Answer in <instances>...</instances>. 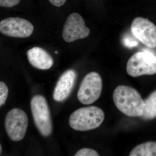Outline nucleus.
<instances>
[{"instance_id": "obj_1", "label": "nucleus", "mask_w": 156, "mask_h": 156, "mask_svg": "<svg viewBox=\"0 0 156 156\" xmlns=\"http://www.w3.org/2000/svg\"><path fill=\"white\" fill-rule=\"evenodd\" d=\"M113 99L120 112L129 117H141L144 108V100L139 92L129 86L120 85L115 89Z\"/></svg>"}, {"instance_id": "obj_2", "label": "nucleus", "mask_w": 156, "mask_h": 156, "mask_svg": "<svg viewBox=\"0 0 156 156\" xmlns=\"http://www.w3.org/2000/svg\"><path fill=\"white\" fill-rule=\"evenodd\" d=\"M104 112L95 106L78 109L70 116L69 123L71 128L78 131H87L98 128L105 119Z\"/></svg>"}, {"instance_id": "obj_3", "label": "nucleus", "mask_w": 156, "mask_h": 156, "mask_svg": "<svg viewBox=\"0 0 156 156\" xmlns=\"http://www.w3.org/2000/svg\"><path fill=\"white\" fill-rule=\"evenodd\" d=\"M31 111L36 127L42 136H50L53 131V124L48 102L43 95L32 97L30 102Z\"/></svg>"}, {"instance_id": "obj_4", "label": "nucleus", "mask_w": 156, "mask_h": 156, "mask_svg": "<svg viewBox=\"0 0 156 156\" xmlns=\"http://www.w3.org/2000/svg\"><path fill=\"white\" fill-rule=\"evenodd\" d=\"M126 71L129 76L136 77L156 73V56L149 52H138L128 59Z\"/></svg>"}, {"instance_id": "obj_5", "label": "nucleus", "mask_w": 156, "mask_h": 156, "mask_svg": "<svg viewBox=\"0 0 156 156\" xmlns=\"http://www.w3.org/2000/svg\"><path fill=\"white\" fill-rule=\"evenodd\" d=\"M28 125V117L21 109H12L5 118L6 133L12 141H20L24 138Z\"/></svg>"}, {"instance_id": "obj_6", "label": "nucleus", "mask_w": 156, "mask_h": 156, "mask_svg": "<svg viewBox=\"0 0 156 156\" xmlns=\"http://www.w3.org/2000/svg\"><path fill=\"white\" fill-rule=\"evenodd\" d=\"M102 81L98 73L87 74L81 82L77 92L78 100L81 103L89 105L97 101L101 95Z\"/></svg>"}, {"instance_id": "obj_7", "label": "nucleus", "mask_w": 156, "mask_h": 156, "mask_svg": "<svg viewBox=\"0 0 156 156\" xmlns=\"http://www.w3.org/2000/svg\"><path fill=\"white\" fill-rule=\"evenodd\" d=\"M131 32L146 47L156 48V26L147 18L137 17L132 21Z\"/></svg>"}, {"instance_id": "obj_8", "label": "nucleus", "mask_w": 156, "mask_h": 156, "mask_svg": "<svg viewBox=\"0 0 156 156\" xmlns=\"http://www.w3.org/2000/svg\"><path fill=\"white\" fill-rule=\"evenodd\" d=\"M34 30V26L29 21L20 17H9L0 22V31L7 36L28 37L32 34Z\"/></svg>"}, {"instance_id": "obj_9", "label": "nucleus", "mask_w": 156, "mask_h": 156, "mask_svg": "<svg viewBox=\"0 0 156 156\" xmlns=\"http://www.w3.org/2000/svg\"><path fill=\"white\" fill-rule=\"evenodd\" d=\"M90 33V30L86 26L83 17L77 13H73L66 21L62 37L66 42L70 43L87 37Z\"/></svg>"}, {"instance_id": "obj_10", "label": "nucleus", "mask_w": 156, "mask_h": 156, "mask_svg": "<svg viewBox=\"0 0 156 156\" xmlns=\"http://www.w3.org/2000/svg\"><path fill=\"white\" fill-rule=\"evenodd\" d=\"M77 74L74 70L68 69L58 79L53 93L54 100L62 102L69 97L75 84Z\"/></svg>"}, {"instance_id": "obj_11", "label": "nucleus", "mask_w": 156, "mask_h": 156, "mask_svg": "<svg viewBox=\"0 0 156 156\" xmlns=\"http://www.w3.org/2000/svg\"><path fill=\"white\" fill-rule=\"evenodd\" d=\"M30 63L38 69L47 70L52 67L53 58L46 50L36 47L30 49L27 53Z\"/></svg>"}, {"instance_id": "obj_12", "label": "nucleus", "mask_w": 156, "mask_h": 156, "mask_svg": "<svg viewBox=\"0 0 156 156\" xmlns=\"http://www.w3.org/2000/svg\"><path fill=\"white\" fill-rule=\"evenodd\" d=\"M130 156H156V142L148 141L136 146L131 150Z\"/></svg>"}, {"instance_id": "obj_13", "label": "nucleus", "mask_w": 156, "mask_h": 156, "mask_svg": "<svg viewBox=\"0 0 156 156\" xmlns=\"http://www.w3.org/2000/svg\"><path fill=\"white\" fill-rule=\"evenodd\" d=\"M144 106L141 118L151 120L156 117V90L152 92L144 100Z\"/></svg>"}, {"instance_id": "obj_14", "label": "nucleus", "mask_w": 156, "mask_h": 156, "mask_svg": "<svg viewBox=\"0 0 156 156\" xmlns=\"http://www.w3.org/2000/svg\"><path fill=\"white\" fill-rule=\"evenodd\" d=\"M9 94V89L6 84L0 82V107L5 104Z\"/></svg>"}, {"instance_id": "obj_15", "label": "nucleus", "mask_w": 156, "mask_h": 156, "mask_svg": "<svg viewBox=\"0 0 156 156\" xmlns=\"http://www.w3.org/2000/svg\"><path fill=\"white\" fill-rule=\"evenodd\" d=\"M75 156H98L99 154L94 150L91 148H84L77 152Z\"/></svg>"}, {"instance_id": "obj_16", "label": "nucleus", "mask_w": 156, "mask_h": 156, "mask_svg": "<svg viewBox=\"0 0 156 156\" xmlns=\"http://www.w3.org/2000/svg\"><path fill=\"white\" fill-rule=\"evenodd\" d=\"M123 44L126 47L128 48H132L136 47L138 45V41L134 37L126 35L123 39Z\"/></svg>"}, {"instance_id": "obj_17", "label": "nucleus", "mask_w": 156, "mask_h": 156, "mask_svg": "<svg viewBox=\"0 0 156 156\" xmlns=\"http://www.w3.org/2000/svg\"><path fill=\"white\" fill-rule=\"evenodd\" d=\"M20 0H0V6L6 8H11L17 5Z\"/></svg>"}, {"instance_id": "obj_18", "label": "nucleus", "mask_w": 156, "mask_h": 156, "mask_svg": "<svg viewBox=\"0 0 156 156\" xmlns=\"http://www.w3.org/2000/svg\"><path fill=\"white\" fill-rule=\"evenodd\" d=\"M66 0H49V2L53 5L59 7L64 5Z\"/></svg>"}, {"instance_id": "obj_19", "label": "nucleus", "mask_w": 156, "mask_h": 156, "mask_svg": "<svg viewBox=\"0 0 156 156\" xmlns=\"http://www.w3.org/2000/svg\"><path fill=\"white\" fill-rule=\"evenodd\" d=\"M2 145H1V144H0V154H1V153H2Z\"/></svg>"}, {"instance_id": "obj_20", "label": "nucleus", "mask_w": 156, "mask_h": 156, "mask_svg": "<svg viewBox=\"0 0 156 156\" xmlns=\"http://www.w3.org/2000/svg\"><path fill=\"white\" fill-rule=\"evenodd\" d=\"M58 53V51H55V53H56V54H57V53Z\"/></svg>"}]
</instances>
